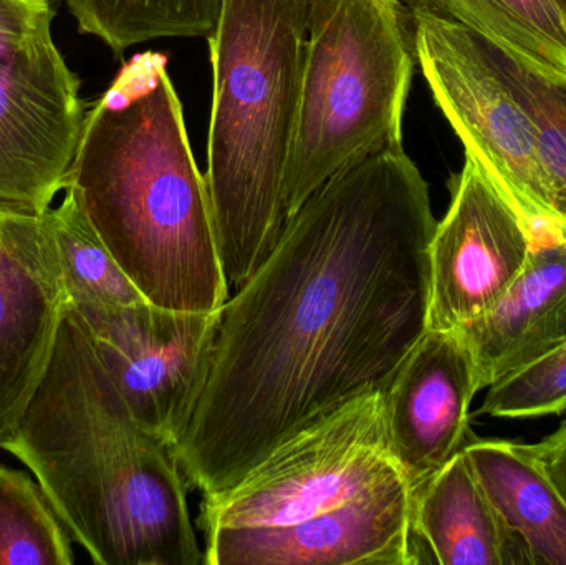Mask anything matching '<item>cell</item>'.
I'll use <instances>...</instances> for the list:
<instances>
[{
    "label": "cell",
    "mask_w": 566,
    "mask_h": 565,
    "mask_svg": "<svg viewBox=\"0 0 566 565\" xmlns=\"http://www.w3.org/2000/svg\"><path fill=\"white\" fill-rule=\"evenodd\" d=\"M548 75L566 76V15L555 0H415Z\"/></svg>",
    "instance_id": "obj_16"
},
{
    "label": "cell",
    "mask_w": 566,
    "mask_h": 565,
    "mask_svg": "<svg viewBox=\"0 0 566 565\" xmlns=\"http://www.w3.org/2000/svg\"><path fill=\"white\" fill-rule=\"evenodd\" d=\"M436 226L428 181L402 146L333 176L286 219L221 308L176 450L189 488L231 490L319 418L388 390L428 331Z\"/></svg>",
    "instance_id": "obj_1"
},
{
    "label": "cell",
    "mask_w": 566,
    "mask_h": 565,
    "mask_svg": "<svg viewBox=\"0 0 566 565\" xmlns=\"http://www.w3.org/2000/svg\"><path fill=\"white\" fill-rule=\"evenodd\" d=\"M557 2V6L560 7L562 12L566 15V0H555Z\"/></svg>",
    "instance_id": "obj_23"
},
{
    "label": "cell",
    "mask_w": 566,
    "mask_h": 565,
    "mask_svg": "<svg viewBox=\"0 0 566 565\" xmlns=\"http://www.w3.org/2000/svg\"><path fill=\"white\" fill-rule=\"evenodd\" d=\"M70 537L39 483L0 464V565L75 564Z\"/></svg>",
    "instance_id": "obj_19"
},
{
    "label": "cell",
    "mask_w": 566,
    "mask_h": 565,
    "mask_svg": "<svg viewBox=\"0 0 566 565\" xmlns=\"http://www.w3.org/2000/svg\"><path fill=\"white\" fill-rule=\"evenodd\" d=\"M415 564H534L482 490L464 450L412 491Z\"/></svg>",
    "instance_id": "obj_14"
},
{
    "label": "cell",
    "mask_w": 566,
    "mask_h": 565,
    "mask_svg": "<svg viewBox=\"0 0 566 565\" xmlns=\"http://www.w3.org/2000/svg\"><path fill=\"white\" fill-rule=\"evenodd\" d=\"M310 0H222L209 36L208 181L229 289L265 261L286 222Z\"/></svg>",
    "instance_id": "obj_4"
},
{
    "label": "cell",
    "mask_w": 566,
    "mask_h": 565,
    "mask_svg": "<svg viewBox=\"0 0 566 565\" xmlns=\"http://www.w3.org/2000/svg\"><path fill=\"white\" fill-rule=\"evenodd\" d=\"M401 474L389 451L385 394L365 395L279 447L241 483L202 494L198 526L277 527L342 506Z\"/></svg>",
    "instance_id": "obj_7"
},
{
    "label": "cell",
    "mask_w": 566,
    "mask_h": 565,
    "mask_svg": "<svg viewBox=\"0 0 566 565\" xmlns=\"http://www.w3.org/2000/svg\"><path fill=\"white\" fill-rule=\"evenodd\" d=\"M479 391L461 332L428 328L385 391L389 451L411 493L464 450Z\"/></svg>",
    "instance_id": "obj_12"
},
{
    "label": "cell",
    "mask_w": 566,
    "mask_h": 565,
    "mask_svg": "<svg viewBox=\"0 0 566 565\" xmlns=\"http://www.w3.org/2000/svg\"><path fill=\"white\" fill-rule=\"evenodd\" d=\"M45 219L69 302L132 305L146 301L72 192L65 191L60 205L45 209Z\"/></svg>",
    "instance_id": "obj_18"
},
{
    "label": "cell",
    "mask_w": 566,
    "mask_h": 565,
    "mask_svg": "<svg viewBox=\"0 0 566 565\" xmlns=\"http://www.w3.org/2000/svg\"><path fill=\"white\" fill-rule=\"evenodd\" d=\"M143 297L179 312L229 301L206 175L165 66L136 59L86 109L65 188Z\"/></svg>",
    "instance_id": "obj_3"
},
{
    "label": "cell",
    "mask_w": 566,
    "mask_h": 565,
    "mask_svg": "<svg viewBox=\"0 0 566 565\" xmlns=\"http://www.w3.org/2000/svg\"><path fill=\"white\" fill-rule=\"evenodd\" d=\"M69 304L138 423L178 450L208 381L221 311Z\"/></svg>",
    "instance_id": "obj_8"
},
{
    "label": "cell",
    "mask_w": 566,
    "mask_h": 565,
    "mask_svg": "<svg viewBox=\"0 0 566 565\" xmlns=\"http://www.w3.org/2000/svg\"><path fill=\"white\" fill-rule=\"evenodd\" d=\"M517 447L544 471L566 503V420L538 443H517Z\"/></svg>",
    "instance_id": "obj_22"
},
{
    "label": "cell",
    "mask_w": 566,
    "mask_h": 565,
    "mask_svg": "<svg viewBox=\"0 0 566 565\" xmlns=\"http://www.w3.org/2000/svg\"><path fill=\"white\" fill-rule=\"evenodd\" d=\"M451 205L431 242L428 328L459 331L491 311L538 241L478 163L452 176Z\"/></svg>",
    "instance_id": "obj_9"
},
{
    "label": "cell",
    "mask_w": 566,
    "mask_h": 565,
    "mask_svg": "<svg viewBox=\"0 0 566 565\" xmlns=\"http://www.w3.org/2000/svg\"><path fill=\"white\" fill-rule=\"evenodd\" d=\"M415 63L411 10L399 0H310L286 219L333 176L401 148Z\"/></svg>",
    "instance_id": "obj_5"
},
{
    "label": "cell",
    "mask_w": 566,
    "mask_h": 565,
    "mask_svg": "<svg viewBox=\"0 0 566 565\" xmlns=\"http://www.w3.org/2000/svg\"><path fill=\"white\" fill-rule=\"evenodd\" d=\"M491 43L499 66L531 109L537 128L538 159L557 216L558 236L566 241V76L541 72Z\"/></svg>",
    "instance_id": "obj_20"
},
{
    "label": "cell",
    "mask_w": 566,
    "mask_h": 565,
    "mask_svg": "<svg viewBox=\"0 0 566 565\" xmlns=\"http://www.w3.org/2000/svg\"><path fill=\"white\" fill-rule=\"evenodd\" d=\"M416 62L436 105L538 244L557 241V216L542 171L531 109L507 79L491 40L412 3Z\"/></svg>",
    "instance_id": "obj_6"
},
{
    "label": "cell",
    "mask_w": 566,
    "mask_h": 565,
    "mask_svg": "<svg viewBox=\"0 0 566 565\" xmlns=\"http://www.w3.org/2000/svg\"><path fill=\"white\" fill-rule=\"evenodd\" d=\"M412 493L402 474L302 523L206 534L208 565H415Z\"/></svg>",
    "instance_id": "obj_11"
},
{
    "label": "cell",
    "mask_w": 566,
    "mask_h": 565,
    "mask_svg": "<svg viewBox=\"0 0 566 565\" xmlns=\"http://www.w3.org/2000/svg\"><path fill=\"white\" fill-rule=\"evenodd\" d=\"M465 457L502 520L531 551L535 565H566V503L544 471L514 441L479 440Z\"/></svg>",
    "instance_id": "obj_15"
},
{
    "label": "cell",
    "mask_w": 566,
    "mask_h": 565,
    "mask_svg": "<svg viewBox=\"0 0 566 565\" xmlns=\"http://www.w3.org/2000/svg\"><path fill=\"white\" fill-rule=\"evenodd\" d=\"M9 206H10V202L0 201V216H2L3 212H6V209L9 208Z\"/></svg>",
    "instance_id": "obj_24"
},
{
    "label": "cell",
    "mask_w": 566,
    "mask_h": 565,
    "mask_svg": "<svg viewBox=\"0 0 566 565\" xmlns=\"http://www.w3.org/2000/svg\"><path fill=\"white\" fill-rule=\"evenodd\" d=\"M222 0H65L80 32L96 36L116 55L158 39L209 36Z\"/></svg>",
    "instance_id": "obj_17"
},
{
    "label": "cell",
    "mask_w": 566,
    "mask_h": 565,
    "mask_svg": "<svg viewBox=\"0 0 566 565\" xmlns=\"http://www.w3.org/2000/svg\"><path fill=\"white\" fill-rule=\"evenodd\" d=\"M66 307L45 211L10 205L0 216V440L42 384Z\"/></svg>",
    "instance_id": "obj_10"
},
{
    "label": "cell",
    "mask_w": 566,
    "mask_h": 565,
    "mask_svg": "<svg viewBox=\"0 0 566 565\" xmlns=\"http://www.w3.org/2000/svg\"><path fill=\"white\" fill-rule=\"evenodd\" d=\"M566 411V338L489 387L479 414L537 418Z\"/></svg>",
    "instance_id": "obj_21"
},
{
    "label": "cell",
    "mask_w": 566,
    "mask_h": 565,
    "mask_svg": "<svg viewBox=\"0 0 566 565\" xmlns=\"http://www.w3.org/2000/svg\"><path fill=\"white\" fill-rule=\"evenodd\" d=\"M7 451L98 565H202L172 448L136 420L72 305Z\"/></svg>",
    "instance_id": "obj_2"
},
{
    "label": "cell",
    "mask_w": 566,
    "mask_h": 565,
    "mask_svg": "<svg viewBox=\"0 0 566 565\" xmlns=\"http://www.w3.org/2000/svg\"><path fill=\"white\" fill-rule=\"evenodd\" d=\"M459 332L474 357L479 390L564 342L566 241L537 245L504 297Z\"/></svg>",
    "instance_id": "obj_13"
}]
</instances>
